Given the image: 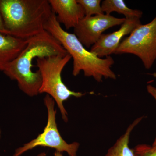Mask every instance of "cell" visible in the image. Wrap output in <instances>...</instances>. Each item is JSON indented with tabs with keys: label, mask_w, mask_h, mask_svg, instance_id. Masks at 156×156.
Listing matches in <instances>:
<instances>
[{
	"label": "cell",
	"mask_w": 156,
	"mask_h": 156,
	"mask_svg": "<svg viewBox=\"0 0 156 156\" xmlns=\"http://www.w3.org/2000/svg\"><path fill=\"white\" fill-rule=\"evenodd\" d=\"M141 24L139 18L126 19L118 30L111 33L102 34L98 41L91 47L90 51L100 58L110 56L114 53L123 37L130 34Z\"/></svg>",
	"instance_id": "8"
},
{
	"label": "cell",
	"mask_w": 156,
	"mask_h": 156,
	"mask_svg": "<svg viewBox=\"0 0 156 156\" xmlns=\"http://www.w3.org/2000/svg\"><path fill=\"white\" fill-rule=\"evenodd\" d=\"M0 34L10 35L9 32L6 30L5 27L2 17L1 14H0Z\"/></svg>",
	"instance_id": "16"
},
{
	"label": "cell",
	"mask_w": 156,
	"mask_h": 156,
	"mask_svg": "<svg viewBox=\"0 0 156 156\" xmlns=\"http://www.w3.org/2000/svg\"><path fill=\"white\" fill-rule=\"evenodd\" d=\"M44 101L48 111V116L44 131L36 138L17 148L13 156H21L26 152L40 146L54 149L61 153L66 152L69 156H77L80 144L76 142L68 144L58 131L56 122V110L54 108L55 101L51 96L47 95Z\"/></svg>",
	"instance_id": "6"
},
{
	"label": "cell",
	"mask_w": 156,
	"mask_h": 156,
	"mask_svg": "<svg viewBox=\"0 0 156 156\" xmlns=\"http://www.w3.org/2000/svg\"><path fill=\"white\" fill-rule=\"evenodd\" d=\"M147 92L154 98L156 101V87H154V86H152L151 85H148L147 86ZM156 145V134L155 138L154 140L153 143L152 144V145Z\"/></svg>",
	"instance_id": "15"
},
{
	"label": "cell",
	"mask_w": 156,
	"mask_h": 156,
	"mask_svg": "<svg viewBox=\"0 0 156 156\" xmlns=\"http://www.w3.org/2000/svg\"><path fill=\"white\" fill-rule=\"evenodd\" d=\"M56 19L67 30L76 26L85 17V11L77 0H48Z\"/></svg>",
	"instance_id": "9"
},
{
	"label": "cell",
	"mask_w": 156,
	"mask_h": 156,
	"mask_svg": "<svg viewBox=\"0 0 156 156\" xmlns=\"http://www.w3.org/2000/svg\"><path fill=\"white\" fill-rule=\"evenodd\" d=\"M126 20L106 14L85 17L74 28V34L84 47L89 48L98 41L105 31L122 25Z\"/></svg>",
	"instance_id": "7"
},
{
	"label": "cell",
	"mask_w": 156,
	"mask_h": 156,
	"mask_svg": "<svg viewBox=\"0 0 156 156\" xmlns=\"http://www.w3.org/2000/svg\"><path fill=\"white\" fill-rule=\"evenodd\" d=\"M1 128H0V138H1Z\"/></svg>",
	"instance_id": "19"
},
{
	"label": "cell",
	"mask_w": 156,
	"mask_h": 156,
	"mask_svg": "<svg viewBox=\"0 0 156 156\" xmlns=\"http://www.w3.org/2000/svg\"><path fill=\"white\" fill-rule=\"evenodd\" d=\"M104 13L107 15L115 12L123 14L126 19L139 18L142 17L143 12L139 10H134L128 8L123 0H105L101 4Z\"/></svg>",
	"instance_id": "12"
},
{
	"label": "cell",
	"mask_w": 156,
	"mask_h": 156,
	"mask_svg": "<svg viewBox=\"0 0 156 156\" xmlns=\"http://www.w3.org/2000/svg\"><path fill=\"white\" fill-rule=\"evenodd\" d=\"M27 40V44L17 58L7 65L4 73L17 81L19 89L30 97L39 93L41 84L38 70L32 69L35 58L68 54L58 40L44 30Z\"/></svg>",
	"instance_id": "1"
},
{
	"label": "cell",
	"mask_w": 156,
	"mask_h": 156,
	"mask_svg": "<svg viewBox=\"0 0 156 156\" xmlns=\"http://www.w3.org/2000/svg\"><path fill=\"white\" fill-rule=\"evenodd\" d=\"M44 30L60 42L73 58V76H76L83 71L85 76L92 77L99 83L102 82L103 78L116 79L115 74L111 69L115 63L113 58L111 56L100 58L87 50L74 34L62 28L53 12L45 23Z\"/></svg>",
	"instance_id": "3"
},
{
	"label": "cell",
	"mask_w": 156,
	"mask_h": 156,
	"mask_svg": "<svg viewBox=\"0 0 156 156\" xmlns=\"http://www.w3.org/2000/svg\"><path fill=\"white\" fill-rule=\"evenodd\" d=\"M152 76H153L154 77L156 78V72L154 73H153L151 74Z\"/></svg>",
	"instance_id": "18"
},
{
	"label": "cell",
	"mask_w": 156,
	"mask_h": 156,
	"mask_svg": "<svg viewBox=\"0 0 156 156\" xmlns=\"http://www.w3.org/2000/svg\"><path fill=\"white\" fill-rule=\"evenodd\" d=\"M27 44V40L0 34V71H4L7 65L17 58Z\"/></svg>",
	"instance_id": "10"
},
{
	"label": "cell",
	"mask_w": 156,
	"mask_h": 156,
	"mask_svg": "<svg viewBox=\"0 0 156 156\" xmlns=\"http://www.w3.org/2000/svg\"><path fill=\"white\" fill-rule=\"evenodd\" d=\"M115 54H131L150 69L156 60V15L147 24L139 25L118 46Z\"/></svg>",
	"instance_id": "5"
},
{
	"label": "cell",
	"mask_w": 156,
	"mask_h": 156,
	"mask_svg": "<svg viewBox=\"0 0 156 156\" xmlns=\"http://www.w3.org/2000/svg\"><path fill=\"white\" fill-rule=\"evenodd\" d=\"M53 13L48 0H0V14L10 35L27 40L45 30Z\"/></svg>",
	"instance_id": "2"
},
{
	"label": "cell",
	"mask_w": 156,
	"mask_h": 156,
	"mask_svg": "<svg viewBox=\"0 0 156 156\" xmlns=\"http://www.w3.org/2000/svg\"><path fill=\"white\" fill-rule=\"evenodd\" d=\"M72 57L69 54L36 58L37 66L41 77L39 93H46L53 98L60 110L65 122L68 121L67 112L63 102L71 96L80 98L85 94L71 91L63 83L61 74Z\"/></svg>",
	"instance_id": "4"
},
{
	"label": "cell",
	"mask_w": 156,
	"mask_h": 156,
	"mask_svg": "<svg viewBox=\"0 0 156 156\" xmlns=\"http://www.w3.org/2000/svg\"><path fill=\"white\" fill-rule=\"evenodd\" d=\"M85 11V17L105 14L101 5L100 0H77Z\"/></svg>",
	"instance_id": "13"
},
{
	"label": "cell",
	"mask_w": 156,
	"mask_h": 156,
	"mask_svg": "<svg viewBox=\"0 0 156 156\" xmlns=\"http://www.w3.org/2000/svg\"><path fill=\"white\" fill-rule=\"evenodd\" d=\"M37 156H46V154L44 153H43L40 154ZM54 156H63V155H62V153L56 151L54 153Z\"/></svg>",
	"instance_id": "17"
},
{
	"label": "cell",
	"mask_w": 156,
	"mask_h": 156,
	"mask_svg": "<svg viewBox=\"0 0 156 156\" xmlns=\"http://www.w3.org/2000/svg\"><path fill=\"white\" fill-rule=\"evenodd\" d=\"M143 118V117H139L130 124L126 132L109 149L105 156H134L133 149L129 147V139L131 132Z\"/></svg>",
	"instance_id": "11"
},
{
	"label": "cell",
	"mask_w": 156,
	"mask_h": 156,
	"mask_svg": "<svg viewBox=\"0 0 156 156\" xmlns=\"http://www.w3.org/2000/svg\"><path fill=\"white\" fill-rule=\"evenodd\" d=\"M134 156H156V145L140 144L133 149Z\"/></svg>",
	"instance_id": "14"
}]
</instances>
